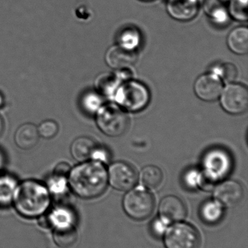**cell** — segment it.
<instances>
[{
  "instance_id": "52a82bcc",
  "label": "cell",
  "mask_w": 248,
  "mask_h": 248,
  "mask_svg": "<svg viewBox=\"0 0 248 248\" xmlns=\"http://www.w3.org/2000/svg\"><path fill=\"white\" fill-rule=\"evenodd\" d=\"M223 108L231 114H241L248 107V92L242 84H232L227 86L221 97Z\"/></svg>"
},
{
  "instance_id": "74e56055",
  "label": "cell",
  "mask_w": 248,
  "mask_h": 248,
  "mask_svg": "<svg viewBox=\"0 0 248 248\" xmlns=\"http://www.w3.org/2000/svg\"><path fill=\"white\" fill-rule=\"evenodd\" d=\"M221 1H227V0H221Z\"/></svg>"
},
{
  "instance_id": "d6986e66",
  "label": "cell",
  "mask_w": 248,
  "mask_h": 248,
  "mask_svg": "<svg viewBox=\"0 0 248 248\" xmlns=\"http://www.w3.org/2000/svg\"><path fill=\"white\" fill-rule=\"evenodd\" d=\"M223 214L222 206L216 201H208L200 208L201 218L208 224L218 223L222 218Z\"/></svg>"
},
{
  "instance_id": "5bb4252c",
  "label": "cell",
  "mask_w": 248,
  "mask_h": 248,
  "mask_svg": "<svg viewBox=\"0 0 248 248\" xmlns=\"http://www.w3.org/2000/svg\"><path fill=\"white\" fill-rule=\"evenodd\" d=\"M169 14L181 21L192 20L198 14V0H169L167 6Z\"/></svg>"
},
{
  "instance_id": "f546056e",
  "label": "cell",
  "mask_w": 248,
  "mask_h": 248,
  "mask_svg": "<svg viewBox=\"0 0 248 248\" xmlns=\"http://www.w3.org/2000/svg\"><path fill=\"white\" fill-rule=\"evenodd\" d=\"M39 137L45 139H51L55 137L59 131V127L56 122L52 120H47L42 122L37 128Z\"/></svg>"
},
{
  "instance_id": "7402d4cb",
  "label": "cell",
  "mask_w": 248,
  "mask_h": 248,
  "mask_svg": "<svg viewBox=\"0 0 248 248\" xmlns=\"http://www.w3.org/2000/svg\"><path fill=\"white\" fill-rule=\"evenodd\" d=\"M17 185L14 178L0 175V203L7 207L13 199Z\"/></svg>"
},
{
  "instance_id": "ba28073f",
  "label": "cell",
  "mask_w": 248,
  "mask_h": 248,
  "mask_svg": "<svg viewBox=\"0 0 248 248\" xmlns=\"http://www.w3.org/2000/svg\"><path fill=\"white\" fill-rule=\"evenodd\" d=\"M108 179L112 187L125 192L135 186L138 175L131 165L125 162H116L109 168Z\"/></svg>"
},
{
  "instance_id": "83f0119b",
  "label": "cell",
  "mask_w": 248,
  "mask_h": 248,
  "mask_svg": "<svg viewBox=\"0 0 248 248\" xmlns=\"http://www.w3.org/2000/svg\"><path fill=\"white\" fill-rule=\"evenodd\" d=\"M68 181L66 176L53 174L48 182V191L55 195H61L67 189Z\"/></svg>"
},
{
  "instance_id": "836d02e7",
  "label": "cell",
  "mask_w": 248,
  "mask_h": 248,
  "mask_svg": "<svg viewBox=\"0 0 248 248\" xmlns=\"http://www.w3.org/2000/svg\"><path fill=\"white\" fill-rule=\"evenodd\" d=\"M4 163V155H3V153L0 151V169L3 167Z\"/></svg>"
},
{
  "instance_id": "f1b7e54d",
  "label": "cell",
  "mask_w": 248,
  "mask_h": 248,
  "mask_svg": "<svg viewBox=\"0 0 248 248\" xmlns=\"http://www.w3.org/2000/svg\"><path fill=\"white\" fill-rule=\"evenodd\" d=\"M218 181L216 178L209 174L205 170L198 173V185L205 191H211L218 186Z\"/></svg>"
},
{
  "instance_id": "4316f807",
  "label": "cell",
  "mask_w": 248,
  "mask_h": 248,
  "mask_svg": "<svg viewBox=\"0 0 248 248\" xmlns=\"http://www.w3.org/2000/svg\"><path fill=\"white\" fill-rule=\"evenodd\" d=\"M215 75L219 76L224 81L231 82L237 76V69L235 65L231 63L222 64L214 69Z\"/></svg>"
},
{
  "instance_id": "4fadbf2b",
  "label": "cell",
  "mask_w": 248,
  "mask_h": 248,
  "mask_svg": "<svg viewBox=\"0 0 248 248\" xmlns=\"http://www.w3.org/2000/svg\"><path fill=\"white\" fill-rule=\"evenodd\" d=\"M138 59L135 49H130L122 45H116L108 49L106 61L108 65L115 69H122L132 66Z\"/></svg>"
},
{
  "instance_id": "2e32d148",
  "label": "cell",
  "mask_w": 248,
  "mask_h": 248,
  "mask_svg": "<svg viewBox=\"0 0 248 248\" xmlns=\"http://www.w3.org/2000/svg\"><path fill=\"white\" fill-rule=\"evenodd\" d=\"M54 243L60 248H71L78 240V233L74 224L57 226L54 227Z\"/></svg>"
},
{
  "instance_id": "9c48e42d",
  "label": "cell",
  "mask_w": 248,
  "mask_h": 248,
  "mask_svg": "<svg viewBox=\"0 0 248 248\" xmlns=\"http://www.w3.org/2000/svg\"><path fill=\"white\" fill-rule=\"evenodd\" d=\"M203 162L204 170L218 181L224 179L231 170V157L221 149H213L207 153Z\"/></svg>"
},
{
  "instance_id": "277c9868",
  "label": "cell",
  "mask_w": 248,
  "mask_h": 248,
  "mask_svg": "<svg viewBox=\"0 0 248 248\" xmlns=\"http://www.w3.org/2000/svg\"><path fill=\"white\" fill-rule=\"evenodd\" d=\"M96 122L102 132L113 137L122 135L129 125V119L126 113L114 105L100 108L97 112Z\"/></svg>"
},
{
  "instance_id": "484cf974",
  "label": "cell",
  "mask_w": 248,
  "mask_h": 248,
  "mask_svg": "<svg viewBox=\"0 0 248 248\" xmlns=\"http://www.w3.org/2000/svg\"><path fill=\"white\" fill-rule=\"evenodd\" d=\"M248 0H231L230 13L234 19L241 21L248 20Z\"/></svg>"
},
{
  "instance_id": "1f68e13d",
  "label": "cell",
  "mask_w": 248,
  "mask_h": 248,
  "mask_svg": "<svg viewBox=\"0 0 248 248\" xmlns=\"http://www.w3.org/2000/svg\"><path fill=\"white\" fill-rule=\"evenodd\" d=\"M198 172L189 171L186 174V181L185 183L189 187H195L198 185Z\"/></svg>"
},
{
  "instance_id": "8fae6325",
  "label": "cell",
  "mask_w": 248,
  "mask_h": 248,
  "mask_svg": "<svg viewBox=\"0 0 248 248\" xmlns=\"http://www.w3.org/2000/svg\"><path fill=\"white\" fill-rule=\"evenodd\" d=\"M244 196L243 186L236 181H226L215 187V201L223 206L233 208L238 205Z\"/></svg>"
},
{
  "instance_id": "6da1fadb",
  "label": "cell",
  "mask_w": 248,
  "mask_h": 248,
  "mask_svg": "<svg viewBox=\"0 0 248 248\" xmlns=\"http://www.w3.org/2000/svg\"><path fill=\"white\" fill-rule=\"evenodd\" d=\"M68 183L73 192L80 198L93 199L106 190L107 171L100 162H83L70 170Z\"/></svg>"
},
{
  "instance_id": "e575fe53",
  "label": "cell",
  "mask_w": 248,
  "mask_h": 248,
  "mask_svg": "<svg viewBox=\"0 0 248 248\" xmlns=\"http://www.w3.org/2000/svg\"><path fill=\"white\" fill-rule=\"evenodd\" d=\"M3 131V122L1 120V118H0V135H1V132Z\"/></svg>"
},
{
  "instance_id": "9a60e30c",
  "label": "cell",
  "mask_w": 248,
  "mask_h": 248,
  "mask_svg": "<svg viewBox=\"0 0 248 248\" xmlns=\"http://www.w3.org/2000/svg\"><path fill=\"white\" fill-rule=\"evenodd\" d=\"M37 128L32 124H24L20 125L15 134V142L22 150L33 148L39 141Z\"/></svg>"
},
{
  "instance_id": "603a6c76",
  "label": "cell",
  "mask_w": 248,
  "mask_h": 248,
  "mask_svg": "<svg viewBox=\"0 0 248 248\" xmlns=\"http://www.w3.org/2000/svg\"><path fill=\"white\" fill-rule=\"evenodd\" d=\"M221 0H207L205 8L206 13L217 23H224L228 19L227 10Z\"/></svg>"
},
{
  "instance_id": "d4e9b609",
  "label": "cell",
  "mask_w": 248,
  "mask_h": 248,
  "mask_svg": "<svg viewBox=\"0 0 248 248\" xmlns=\"http://www.w3.org/2000/svg\"><path fill=\"white\" fill-rule=\"evenodd\" d=\"M140 43V34L135 29H126L119 35V45L135 49Z\"/></svg>"
},
{
  "instance_id": "ac0fdd59",
  "label": "cell",
  "mask_w": 248,
  "mask_h": 248,
  "mask_svg": "<svg viewBox=\"0 0 248 248\" xmlns=\"http://www.w3.org/2000/svg\"><path fill=\"white\" fill-rule=\"evenodd\" d=\"M229 47L237 55H245L248 52V29L238 27L230 32L227 39Z\"/></svg>"
},
{
  "instance_id": "cb8c5ba5",
  "label": "cell",
  "mask_w": 248,
  "mask_h": 248,
  "mask_svg": "<svg viewBox=\"0 0 248 248\" xmlns=\"http://www.w3.org/2000/svg\"><path fill=\"white\" fill-rule=\"evenodd\" d=\"M102 100L100 95L94 92L85 93L81 100L82 106L84 111L89 113H95L100 108Z\"/></svg>"
},
{
  "instance_id": "e0dca14e",
  "label": "cell",
  "mask_w": 248,
  "mask_h": 248,
  "mask_svg": "<svg viewBox=\"0 0 248 248\" xmlns=\"http://www.w3.org/2000/svg\"><path fill=\"white\" fill-rule=\"evenodd\" d=\"M96 142L87 137H81L74 140L71 147V155L79 162L88 161L92 159L96 149Z\"/></svg>"
},
{
  "instance_id": "7a4b0ae2",
  "label": "cell",
  "mask_w": 248,
  "mask_h": 248,
  "mask_svg": "<svg viewBox=\"0 0 248 248\" xmlns=\"http://www.w3.org/2000/svg\"><path fill=\"white\" fill-rule=\"evenodd\" d=\"M13 198L18 214L26 218L42 215L50 202L48 188L33 180L25 181L17 186Z\"/></svg>"
},
{
  "instance_id": "7c38bea8",
  "label": "cell",
  "mask_w": 248,
  "mask_h": 248,
  "mask_svg": "<svg viewBox=\"0 0 248 248\" xmlns=\"http://www.w3.org/2000/svg\"><path fill=\"white\" fill-rule=\"evenodd\" d=\"M159 213L160 218L169 224L183 221L186 218L187 211L186 205L180 198L169 195L160 202Z\"/></svg>"
},
{
  "instance_id": "5b68a950",
  "label": "cell",
  "mask_w": 248,
  "mask_h": 248,
  "mask_svg": "<svg viewBox=\"0 0 248 248\" xmlns=\"http://www.w3.org/2000/svg\"><path fill=\"white\" fill-rule=\"evenodd\" d=\"M155 201L152 194L144 188L138 187L131 191L123 200L125 213L132 219L143 221L152 214Z\"/></svg>"
},
{
  "instance_id": "3957f363",
  "label": "cell",
  "mask_w": 248,
  "mask_h": 248,
  "mask_svg": "<svg viewBox=\"0 0 248 248\" xmlns=\"http://www.w3.org/2000/svg\"><path fill=\"white\" fill-rule=\"evenodd\" d=\"M115 98L122 108L128 111L137 112L147 107L149 103L150 94L147 87L142 83L130 81L118 87Z\"/></svg>"
},
{
  "instance_id": "d590c367",
  "label": "cell",
  "mask_w": 248,
  "mask_h": 248,
  "mask_svg": "<svg viewBox=\"0 0 248 248\" xmlns=\"http://www.w3.org/2000/svg\"><path fill=\"white\" fill-rule=\"evenodd\" d=\"M5 208L6 207L4 206V205H3L2 204L0 203V212H1V211Z\"/></svg>"
},
{
  "instance_id": "8992f818",
  "label": "cell",
  "mask_w": 248,
  "mask_h": 248,
  "mask_svg": "<svg viewBox=\"0 0 248 248\" xmlns=\"http://www.w3.org/2000/svg\"><path fill=\"white\" fill-rule=\"evenodd\" d=\"M164 241L166 248H198L200 239L195 227L178 223L166 232Z\"/></svg>"
},
{
  "instance_id": "4dcf8cb0",
  "label": "cell",
  "mask_w": 248,
  "mask_h": 248,
  "mask_svg": "<svg viewBox=\"0 0 248 248\" xmlns=\"http://www.w3.org/2000/svg\"><path fill=\"white\" fill-rule=\"evenodd\" d=\"M167 223L163 221L161 218L155 220L153 222L152 226H151V230H152L153 233L156 236H162L164 234L165 232L167 230Z\"/></svg>"
},
{
  "instance_id": "30bf717a",
  "label": "cell",
  "mask_w": 248,
  "mask_h": 248,
  "mask_svg": "<svg viewBox=\"0 0 248 248\" xmlns=\"http://www.w3.org/2000/svg\"><path fill=\"white\" fill-rule=\"evenodd\" d=\"M222 90V81L215 74L201 76L195 84V93L204 101L212 102L217 100L221 95Z\"/></svg>"
},
{
  "instance_id": "ffe728a7",
  "label": "cell",
  "mask_w": 248,
  "mask_h": 248,
  "mask_svg": "<svg viewBox=\"0 0 248 248\" xmlns=\"http://www.w3.org/2000/svg\"><path fill=\"white\" fill-rule=\"evenodd\" d=\"M163 174L157 166H149L143 169L141 173V180L146 187L156 189L163 182Z\"/></svg>"
},
{
  "instance_id": "44dd1931",
  "label": "cell",
  "mask_w": 248,
  "mask_h": 248,
  "mask_svg": "<svg viewBox=\"0 0 248 248\" xmlns=\"http://www.w3.org/2000/svg\"><path fill=\"white\" fill-rule=\"evenodd\" d=\"M119 77L115 74H103L96 80V87L99 93L104 95H111L115 93L119 87Z\"/></svg>"
},
{
  "instance_id": "8d00e7d4",
  "label": "cell",
  "mask_w": 248,
  "mask_h": 248,
  "mask_svg": "<svg viewBox=\"0 0 248 248\" xmlns=\"http://www.w3.org/2000/svg\"><path fill=\"white\" fill-rule=\"evenodd\" d=\"M141 1H153V0H141Z\"/></svg>"
},
{
  "instance_id": "d6a6232c",
  "label": "cell",
  "mask_w": 248,
  "mask_h": 248,
  "mask_svg": "<svg viewBox=\"0 0 248 248\" xmlns=\"http://www.w3.org/2000/svg\"><path fill=\"white\" fill-rule=\"evenodd\" d=\"M70 170H71L68 163H61L55 168L54 174L65 176L67 173H69Z\"/></svg>"
}]
</instances>
